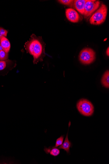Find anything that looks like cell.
<instances>
[{
  "instance_id": "5b68a950",
  "label": "cell",
  "mask_w": 109,
  "mask_h": 164,
  "mask_svg": "<svg viewBox=\"0 0 109 164\" xmlns=\"http://www.w3.org/2000/svg\"><path fill=\"white\" fill-rule=\"evenodd\" d=\"M100 2L99 1L87 0L85 7L83 15L85 19L90 16L99 7Z\"/></svg>"
},
{
  "instance_id": "44dd1931",
  "label": "cell",
  "mask_w": 109,
  "mask_h": 164,
  "mask_svg": "<svg viewBox=\"0 0 109 164\" xmlns=\"http://www.w3.org/2000/svg\"><path fill=\"white\" fill-rule=\"evenodd\" d=\"M0 45H1V42H0Z\"/></svg>"
},
{
  "instance_id": "ffe728a7",
  "label": "cell",
  "mask_w": 109,
  "mask_h": 164,
  "mask_svg": "<svg viewBox=\"0 0 109 164\" xmlns=\"http://www.w3.org/2000/svg\"><path fill=\"white\" fill-rule=\"evenodd\" d=\"M3 50V48L1 45H0V51Z\"/></svg>"
},
{
  "instance_id": "30bf717a",
  "label": "cell",
  "mask_w": 109,
  "mask_h": 164,
  "mask_svg": "<svg viewBox=\"0 0 109 164\" xmlns=\"http://www.w3.org/2000/svg\"><path fill=\"white\" fill-rule=\"evenodd\" d=\"M68 134V132L67 134L66 135L64 143L58 148L64 149L68 154H69L70 153V149L72 147V144L71 143L69 140Z\"/></svg>"
},
{
  "instance_id": "277c9868",
  "label": "cell",
  "mask_w": 109,
  "mask_h": 164,
  "mask_svg": "<svg viewBox=\"0 0 109 164\" xmlns=\"http://www.w3.org/2000/svg\"><path fill=\"white\" fill-rule=\"evenodd\" d=\"M95 59L94 51L89 48H84L80 52L79 59L81 63L89 65L93 62Z\"/></svg>"
},
{
  "instance_id": "ba28073f",
  "label": "cell",
  "mask_w": 109,
  "mask_h": 164,
  "mask_svg": "<svg viewBox=\"0 0 109 164\" xmlns=\"http://www.w3.org/2000/svg\"><path fill=\"white\" fill-rule=\"evenodd\" d=\"M34 39L33 34L31 35V38L26 42L25 47L28 52L31 55H33V50L34 45Z\"/></svg>"
},
{
  "instance_id": "9c48e42d",
  "label": "cell",
  "mask_w": 109,
  "mask_h": 164,
  "mask_svg": "<svg viewBox=\"0 0 109 164\" xmlns=\"http://www.w3.org/2000/svg\"><path fill=\"white\" fill-rule=\"evenodd\" d=\"M0 42L3 50L6 52L8 53L11 48V44L9 40L4 36H3L0 39Z\"/></svg>"
},
{
  "instance_id": "7a4b0ae2",
  "label": "cell",
  "mask_w": 109,
  "mask_h": 164,
  "mask_svg": "<svg viewBox=\"0 0 109 164\" xmlns=\"http://www.w3.org/2000/svg\"><path fill=\"white\" fill-rule=\"evenodd\" d=\"M107 6L102 3L100 7L90 17L89 22L94 25H99L104 23L106 20L107 14Z\"/></svg>"
},
{
  "instance_id": "8992f818",
  "label": "cell",
  "mask_w": 109,
  "mask_h": 164,
  "mask_svg": "<svg viewBox=\"0 0 109 164\" xmlns=\"http://www.w3.org/2000/svg\"><path fill=\"white\" fill-rule=\"evenodd\" d=\"M65 13L67 18L71 22L77 23L79 21L80 16L74 9L72 8L66 9Z\"/></svg>"
},
{
  "instance_id": "d6986e66",
  "label": "cell",
  "mask_w": 109,
  "mask_h": 164,
  "mask_svg": "<svg viewBox=\"0 0 109 164\" xmlns=\"http://www.w3.org/2000/svg\"><path fill=\"white\" fill-rule=\"evenodd\" d=\"M3 35L2 34L1 32H0V39L3 37Z\"/></svg>"
},
{
  "instance_id": "3957f363",
  "label": "cell",
  "mask_w": 109,
  "mask_h": 164,
  "mask_svg": "<svg viewBox=\"0 0 109 164\" xmlns=\"http://www.w3.org/2000/svg\"><path fill=\"white\" fill-rule=\"evenodd\" d=\"M76 107L79 112L83 116H92L94 112V107L92 102L86 99H82L77 102Z\"/></svg>"
},
{
  "instance_id": "6da1fadb",
  "label": "cell",
  "mask_w": 109,
  "mask_h": 164,
  "mask_svg": "<svg viewBox=\"0 0 109 164\" xmlns=\"http://www.w3.org/2000/svg\"><path fill=\"white\" fill-rule=\"evenodd\" d=\"M34 39V45L33 50V62L34 64L39 62H43L45 57V47L46 44L41 36H36L33 34Z\"/></svg>"
},
{
  "instance_id": "ac0fdd59",
  "label": "cell",
  "mask_w": 109,
  "mask_h": 164,
  "mask_svg": "<svg viewBox=\"0 0 109 164\" xmlns=\"http://www.w3.org/2000/svg\"><path fill=\"white\" fill-rule=\"evenodd\" d=\"M106 53L107 54V55L108 57L109 56V47L107 48V49L106 51Z\"/></svg>"
},
{
  "instance_id": "4fadbf2b",
  "label": "cell",
  "mask_w": 109,
  "mask_h": 164,
  "mask_svg": "<svg viewBox=\"0 0 109 164\" xmlns=\"http://www.w3.org/2000/svg\"><path fill=\"white\" fill-rule=\"evenodd\" d=\"M64 138V135L62 136L57 139L55 146L54 147H51L52 148H57L61 146L63 143Z\"/></svg>"
},
{
  "instance_id": "2e32d148",
  "label": "cell",
  "mask_w": 109,
  "mask_h": 164,
  "mask_svg": "<svg viewBox=\"0 0 109 164\" xmlns=\"http://www.w3.org/2000/svg\"><path fill=\"white\" fill-rule=\"evenodd\" d=\"M7 66V62L4 61H0V71L4 69Z\"/></svg>"
},
{
  "instance_id": "5bb4252c",
  "label": "cell",
  "mask_w": 109,
  "mask_h": 164,
  "mask_svg": "<svg viewBox=\"0 0 109 164\" xmlns=\"http://www.w3.org/2000/svg\"><path fill=\"white\" fill-rule=\"evenodd\" d=\"M8 58V53L6 52L3 50L0 52V61L7 60Z\"/></svg>"
},
{
  "instance_id": "52a82bcc",
  "label": "cell",
  "mask_w": 109,
  "mask_h": 164,
  "mask_svg": "<svg viewBox=\"0 0 109 164\" xmlns=\"http://www.w3.org/2000/svg\"><path fill=\"white\" fill-rule=\"evenodd\" d=\"M87 0H75L74 1V5L76 10L82 15H83L85 7Z\"/></svg>"
},
{
  "instance_id": "e0dca14e",
  "label": "cell",
  "mask_w": 109,
  "mask_h": 164,
  "mask_svg": "<svg viewBox=\"0 0 109 164\" xmlns=\"http://www.w3.org/2000/svg\"><path fill=\"white\" fill-rule=\"evenodd\" d=\"M0 32L1 33L3 36L6 37L7 36L8 32L2 28H0Z\"/></svg>"
},
{
  "instance_id": "8fae6325",
  "label": "cell",
  "mask_w": 109,
  "mask_h": 164,
  "mask_svg": "<svg viewBox=\"0 0 109 164\" xmlns=\"http://www.w3.org/2000/svg\"><path fill=\"white\" fill-rule=\"evenodd\" d=\"M45 152L47 154H50L54 157L58 156L60 153L59 149L57 148H52L51 147L48 148H45L44 149Z\"/></svg>"
},
{
  "instance_id": "9a60e30c",
  "label": "cell",
  "mask_w": 109,
  "mask_h": 164,
  "mask_svg": "<svg viewBox=\"0 0 109 164\" xmlns=\"http://www.w3.org/2000/svg\"><path fill=\"white\" fill-rule=\"evenodd\" d=\"M58 1L63 4L71 6V7L74 2L73 0H60Z\"/></svg>"
},
{
  "instance_id": "7c38bea8",
  "label": "cell",
  "mask_w": 109,
  "mask_h": 164,
  "mask_svg": "<svg viewBox=\"0 0 109 164\" xmlns=\"http://www.w3.org/2000/svg\"><path fill=\"white\" fill-rule=\"evenodd\" d=\"M101 83L102 85L107 88H109V71H107L102 76Z\"/></svg>"
}]
</instances>
